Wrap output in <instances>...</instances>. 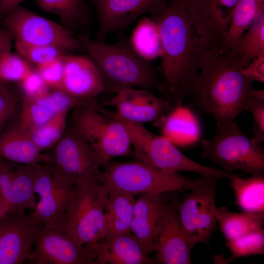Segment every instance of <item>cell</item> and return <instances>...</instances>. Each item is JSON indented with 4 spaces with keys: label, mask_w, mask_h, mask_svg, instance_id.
I'll list each match as a JSON object with an SVG mask.
<instances>
[{
    "label": "cell",
    "mask_w": 264,
    "mask_h": 264,
    "mask_svg": "<svg viewBox=\"0 0 264 264\" xmlns=\"http://www.w3.org/2000/svg\"><path fill=\"white\" fill-rule=\"evenodd\" d=\"M263 143L254 137H248L234 121L216 123L214 135L201 141L200 157L227 172L241 171L264 176Z\"/></svg>",
    "instance_id": "cell-6"
},
{
    "label": "cell",
    "mask_w": 264,
    "mask_h": 264,
    "mask_svg": "<svg viewBox=\"0 0 264 264\" xmlns=\"http://www.w3.org/2000/svg\"><path fill=\"white\" fill-rule=\"evenodd\" d=\"M165 194L140 195L136 199L131 231L145 250L153 252V235Z\"/></svg>",
    "instance_id": "cell-24"
},
{
    "label": "cell",
    "mask_w": 264,
    "mask_h": 264,
    "mask_svg": "<svg viewBox=\"0 0 264 264\" xmlns=\"http://www.w3.org/2000/svg\"><path fill=\"white\" fill-rule=\"evenodd\" d=\"M7 211V206L0 189V218L6 214Z\"/></svg>",
    "instance_id": "cell-45"
},
{
    "label": "cell",
    "mask_w": 264,
    "mask_h": 264,
    "mask_svg": "<svg viewBox=\"0 0 264 264\" xmlns=\"http://www.w3.org/2000/svg\"><path fill=\"white\" fill-rule=\"evenodd\" d=\"M96 11L97 40L105 42L111 33L125 30L134 20L146 14L154 16L168 0H89Z\"/></svg>",
    "instance_id": "cell-14"
},
{
    "label": "cell",
    "mask_w": 264,
    "mask_h": 264,
    "mask_svg": "<svg viewBox=\"0 0 264 264\" xmlns=\"http://www.w3.org/2000/svg\"><path fill=\"white\" fill-rule=\"evenodd\" d=\"M263 15L264 0H238L219 48L220 51L225 54L229 51L238 39Z\"/></svg>",
    "instance_id": "cell-25"
},
{
    "label": "cell",
    "mask_w": 264,
    "mask_h": 264,
    "mask_svg": "<svg viewBox=\"0 0 264 264\" xmlns=\"http://www.w3.org/2000/svg\"><path fill=\"white\" fill-rule=\"evenodd\" d=\"M194 20L202 36L219 48L238 0H191Z\"/></svg>",
    "instance_id": "cell-21"
},
{
    "label": "cell",
    "mask_w": 264,
    "mask_h": 264,
    "mask_svg": "<svg viewBox=\"0 0 264 264\" xmlns=\"http://www.w3.org/2000/svg\"><path fill=\"white\" fill-rule=\"evenodd\" d=\"M45 153L46 160L43 164L58 185L70 188L87 181L103 183L104 172L100 160L70 127Z\"/></svg>",
    "instance_id": "cell-9"
},
{
    "label": "cell",
    "mask_w": 264,
    "mask_h": 264,
    "mask_svg": "<svg viewBox=\"0 0 264 264\" xmlns=\"http://www.w3.org/2000/svg\"><path fill=\"white\" fill-rule=\"evenodd\" d=\"M244 75L253 82L264 83V51L251 61L243 70Z\"/></svg>",
    "instance_id": "cell-41"
},
{
    "label": "cell",
    "mask_w": 264,
    "mask_h": 264,
    "mask_svg": "<svg viewBox=\"0 0 264 264\" xmlns=\"http://www.w3.org/2000/svg\"><path fill=\"white\" fill-rule=\"evenodd\" d=\"M36 2L44 11L57 15L62 25L72 33L87 26L89 22L88 9L84 0H36Z\"/></svg>",
    "instance_id": "cell-29"
},
{
    "label": "cell",
    "mask_w": 264,
    "mask_h": 264,
    "mask_svg": "<svg viewBox=\"0 0 264 264\" xmlns=\"http://www.w3.org/2000/svg\"><path fill=\"white\" fill-rule=\"evenodd\" d=\"M151 18L157 25L162 46L159 92L172 106L182 104L212 46L198 31L186 0H168Z\"/></svg>",
    "instance_id": "cell-1"
},
{
    "label": "cell",
    "mask_w": 264,
    "mask_h": 264,
    "mask_svg": "<svg viewBox=\"0 0 264 264\" xmlns=\"http://www.w3.org/2000/svg\"><path fill=\"white\" fill-rule=\"evenodd\" d=\"M104 168L103 184L108 191L143 195L175 193L202 186L214 178L200 176L190 178L164 172L140 161L111 162Z\"/></svg>",
    "instance_id": "cell-5"
},
{
    "label": "cell",
    "mask_w": 264,
    "mask_h": 264,
    "mask_svg": "<svg viewBox=\"0 0 264 264\" xmlns=\"http://www.w3.org/2000/svg\"><path fill=\"white\" fill-rule=\"evenodd\" d=\"M250 98L264 100V90L252 88L250 92Z\"/></svg>",
    "instance_id": "cell-44"
},
{
    "label": "cell",
    "mask_w": 264,
    "mask_h": 264,
    "mask_svg": "<svg viewBox=\"0 0 264 264\" xmlns=\"http://www.w3.org/2000/svg\"><path fill=\"white\" fill-rule=\"evenodd\" d=\"M24 0H0V20L10 10L20 5Z\"/></svg>",
    "instance_id": "cell-43"
},
{
    "label": "cell",
    "mask_w": 264,
    "mask_h": 264,
    "mask_svg": "<svg viewBox=\"0 0 264 264\" xmlns=\"http://www.w3.org/2000/svg\"><path fill=\"white\" fill-rule=\"evenodd\" d=\"M15 42L57 47L67 53L85 51L81 42L63 25L19 5L1 19Z\"/></svg>",
    "instance_id": "cell-10"
},
{
    "label": "cell",
    "mask_w": 264,
    "mask_h": 264,
    "mask_svg": "<svg viewBox=\"0 0 264 264\" xmlns=\"http://www.w3.org/2000/svg\"><path fill=\"white\" fill-rule=\"evenodd\" d=\"M129 43L134 51L147 61L151 62L161 56L159 32L152 18L144 16L140 19L132 32Z\"/></svg>",
    "instance_id": "cell-31"
},
{
    "label": "cell",
    "mask_w": 264,
    "mask_h": 264,
    "mask_svg": "<svg viewBox=\"0 0 264 264\" xmlns=\"http://www.w3.org/2000/svg\"><path fill=\"white\" fill-rule=\"evenodd\" d=\"M40 164L16 163L12 182V204L8 213H24L36 204L35 184Z\"/></svg>",
    "instance_id": "cell-26"
},
{
    "label": "cell",
    "mask_w": 264,
    "mask_h": 264,
    "mask_svg": "<svg viewBox=\"0 0 264 264\" xmlns=\"http://www.w3.org/2000/svg\"><path fill=\"white\" fill-rule=\"evenodd\" d=\"M63 62L62 90L81 100L94 99L103 92L98 69L88 55L68 53Z\"/></svg>",
    "instance_id": "cell-18"
},
{
    "label": "cell",
    "mask_w": 264,
    "mask_h": 264,
    "mask_svg": "<svg viewBox=\"0 0 264 264\" xmlns=\"http://www.w3.org/2000/svg\"><path fill=\"white\" fill-rule=\"evenodd\" d=\"M77 37L98 69L103 92L114 95L132 88L159 92L158 71L134 51L124 35L119 33L118 42L113 44L85 36Z\"/></svg>",
    "instance_id": "cell-3"
},
{
    "label": "cell",
    "mask_w": 264,
    "mask_h": 264,
    "mask_svg": "<svg viewBox=\"0 0 264 264\" xmlns=\"http://www.w3.org/2000/svg\"><path fill=\"white\" fill-rule=\"evenodd\" d=\"M64 58L37 66L38 71L49 87L53 89L61 90L64 74Z\"/></svg>",
    "instance_id": "cell-38"
},
{
    "label": "cell",
    "mask_w": 264,
    "mask_h": 264,
    "mask_svg": "<svg viewBox=\"0 0 264 264\" xmlns=\"http://www.w3.org/2000/svg\"><path fill=\"white\" fill-rule=\"evenodd\" d=\"M44 225L33 211L6 213L0 218V264L27 261Z\"/></svg>",
    "instance_id": "cell-12"
},
{
    "label": "cell",
    "mask_w": 264,
    "mask_h": 264,
    "mask_svg": "<svg viewBox=\"0 0 264 264\" xmlns=\"http://www.w3.org/2000/svg\"><path fill=\"white\" fill-rule=\"evenodd\" d=\"M135 201L133 195L109 191L105 206L108 223V232L105 238L131 231Z\"/></svg>",
    "instance_id": "cell-27"
},
{
    "label": "cell",
    "mask_w": 264,
    "mask_h": 264,
    "mask_svg": "<svg viewBox=\"0 0 264 264\" xmlns=\"http://www.w3.org/2000/svg\"><path fill=\"white\" fill-rule=\"evenodd\" d=\"M21 104L9 84L0 87V133L20 114Z\"/></svg>",
    "instance_id": "cell-37"
},
{
    "label": "cell",
    "mask_w": 264,
    "mask_h": 264,
    "mask_svg": "<svg viewBox=\"0 0 264 264\" xmlns=\"http://www.w3.org/2000/svg\"><path fill=\"white\" fill-rule=\"evenodd\" d=\"M110 104L115 114L125 120L142 124L157 123L172 109V105L162 96L157 97L148 90L132 88L113 96Z\"/></svg>",
    "instance_id": "cell-16"
},
{
    "label": "cell",
    "mask_w": 264,
    "mask_h": 264,
    "mask_svg": "<svg viewBox=\"0 0 264 264\" xmlns=\"http://www.w3.org/2000/svg\"><path fill=\"white\" fill-rule=\"evenodd\" d=\"M238 206L244 212L264 213V176L229 179Z\"/></svg>",
    "instance_id": "cell-30"
},
{
    "label": "cell",
    "mask_w": 264,
    "mask_h": 264,
    "mask_svg": "<svg viewBox=\"0 0 264 264\" xmlns=\"http://www.w3.org/2000/svg\"><path fill=\"white\" fill-rule=\"evenodd\" d=\"M221 178L189 190L177 208L184 237L192 248L198 243H208L217 222L216 194Z\"/></svg>",
    "instance_id": "cell-11"
},
{
    "label": "cell",
    "mask_w": 264,
    "mask_h": 264,
    "mask_svg": "<svg viewBox=\"0 0 264 264\" xmlns=\"http://www.w3.org/2000/svg\"><path fill=\"white\" fill-rule=\"evenodd\" d=\"M24 96L37 98L47 93L49 88L39 72L32 70L21 82Z\"/></svg>",
    "instance_id": "cell-40"
},
{
    "label": "cell",
    "mask_w": 264,
    "mask_h": 264,
    "mask_svg": "<svg viewBox=\"0 0 264 264\" xmlns=\"http://www.w3.org/2000/svg\"><path fill=\"white\" fill-rule=\"evenodd\" d=\"M73 187L67 188L58 185L44 165L40 164L35 184V192L40 199L33 211L44 227L62 228Z\"/></svg>",
    "instance_id": "cell-17"
},
{
    "label": "cell",
    "mask_w": 264,
    "mask_h": 264,
    "mask_svg": "<svg viewBox=\"0 0 264 264\" xmlns=\"http://www.w3.org/2000/svg\"><path fill=\"white\" fill-rule=\"evenodd\" d=\"M69 111H64L43 125L24 130L42 152L50 150L60 140L66 128Z\"/></svg>",
    "instance_id": "cell-33"
},
{
    "label": "cell",
    "mask_w": 264,
    "mask_h": 264,
    "mask_svg": "<svg viewBox=\"0 0 264 264\" xmlns=\"http://www.w3.org/2000/svg\"><path fill=\"white\" fill-rule=\"evenodd\" d=\"M216 218L227 242L263 228L264 222V213H237L224 206L217 208Z\"/></svg>",
    "instance_id": "cell-28"
},
{
    "label": "cell",
    "mask_w": 264,
    "mask_h": 264,
    "mask_svg": "<svg viewBox=\"0 0 264 264\" xmlns=\"http://www.w3.org/2000/svg\"><path fill=\"white\" fill-rule=\"evenodd\" d=\"M13 40L10 33L4 28L0 27V61L6 53L10 52ZM9 84L0 80V87Z\"/></svg>",
    "instance_id": "cell-42"
},
{
    "label": "cell",
    "mask_w": 264,
    "mask_h": 264,
    "mask_svg": "<svg viewBox=\"0 0 264 264\" xmlns=\"http://www.w3.org/2000/svg\"><path fill=\"white\" fill-rule=\"evenodd\" d=\"M92 100L77 99L60 89L49 91L44 95L37 98L24 96L18 123L24 130L39 126L61 112L72 110Z\"/></svg>",
    "instance_id": "cell-20"
},
{
    "label": "cell",
    "mask_w": 264,
    "mask_h": 264,
    "mask_svg": "<svg viewBox=\"0 0 264 264\" xmlns=\"http://www.w3.org/2000/svg\"><path fill=\"white\" fill-rule=\"evenodd\" d=\"M31 71L24 59L11 52L4 55L0 61V80L5 83L20 82Z\"/></svg>",
    "instance_id": "cell-36"
},
{
    "label": "cell",
    "mask_w": 264,
    "mask_h": 264,
    "mask_svg": "<svg viewBox=\"0 0 264 264\" xmlns=\"http://www.w3.org/2000/svg\"><path fill=\"white\" fill-rule=\"evenodd\" d=\"M85 246L94 255L95 264L156 263L131 231L110 236Z\"/></svg>",
    "instance_id": "cell-19"
},
{
    "label": "cell",
    "mask_w": 264,
    "mask_h": 264,
    "mask_svg": "<svg viewBox=\"0 0 264 264\" xmlns=\"http://www.w3.org/2000/svg\"><path fill=\"white\" fill-rule=\"evenodd\" d=\"M264 51V15L256 21L237 41L226 54L243 66Z\"/></svg>",
    "instance_id": "cell-32"
},
{
    "label": "cell",
    "mask_w": 264,
    "mask_h": 264,
    "mask_svg": "<svg viewBox=\"0 0 264 264\" xmlns=\"http://www.w3.org/2000/svg\"><path fill=\"white\" fill-rule=\"evenodd\" d=\"M72 110L70 127L86 142L102 167L113 157L132 153L128 129L113 112L94 100Z\"/></svg>",
    "instance_id": "cell-4"
},
{
    "label": "cell",
    "mask_w": 264,
    "mask_h": 264,
    "mask_svg": "<svg viewBox=\"0 0 264 264\" xmlns=\"http://www.w3.org/2000/svg\"><path fill=\"white\" fill-rule=\"evenodd\" d=\"M244 66L212 46L204 58L189 97L198 111L216 123L234 121L244 111L253 81L243 73Z\"/></svg>",
    "instance_id": "cell-2"
},
{
    "label": "cell",
    "mask_w": 264,
    "mask_h": 264,
    "mask_svg": "<svg viewBox=\"0 0 264 264\" xmlns=\"http://www.w3.org/2000/svg\"><path fill=\"white\" fill-rule=\"evenodd\" d=\"M244 111L250 112L253 117L252 132L254 137L264 141V100L250 98Z\"/></svg>",
    "instance_id": "cell-39"
},
{
    "label": "cell",
    "mask_w": 264,
    "mask_h": 264,
    "mask_svg": "<svg viewBox=\"0 0 264 264\" xmlns=\"http://www.w3.org/2000/svg\"><path fill=\"white\" fill-rule=\"evenodd\" d=\"M28 262L35 264H95V257L62 228L43 227L36 238Z\"/></svg>",
    "instance_id": "cell-15"
},
{
    "label": "cell",
    "mask_w": 264,
    "mask_h": 264,
    "mask_svg": "<svg viewBox=\"0 0 264 264\" xmlns=\"http://www.w3.org/2000/svg\"><path fill=\"white\" fill-rule=\"evenodd\" d=\"M130 136L133 154L141 162L164 172H193L211 177L230 179L238 176L199 164L182 153L168 138L152 133L143 124L125 122Z\"/></svg>",
    "instance_id": "cell-8"
},
{
    "label": "cell",
    "mask_w": 264,
    "mask_h": 264,
    "mask_svg": "<svg viewBox=\"0 0 264 264\" xmlns=\"http://www.w3.org/2000/svg\"><path fill=\"white\" fill-rule=\"evenodd\" d=\"M15 46L21 57L37 66L62 59L68 53L59 48L50 45H33L15 42Z\"/></svg>",
    "instance_id": "cell-34"
},
{
    "label": "cell",
    "mask_w": 264,
    "mask_h": 264,
    "mask_svg": "<svg viewBox=\"0 0 264 264\" xmlns=\"http://www.w3.org/2000/svg\"><path fill=\"white\" fill-rule=\"evenodd\" d=\"M109 191L103 183L87 181L73 187L62 228L85 246L104 239L108 232L105 212Z\"/></svg>",
    "instance_id": "cell-7"
},
{
    "label": "cell",
    "mask_w": 264,
    "mask_h": 264,
    "mask_svg": "<svg viewBox=\"0 0 264 264\" xmlns=\"http://www.w3.org/2000/svg\"><path fill=\"white\" fill-rule=\"evenodd\" d=\"M226 246L232 256L230 259L264 254V231L262 228L231 241Z\"/></svg>",
    "instance_id": "cell-35"
},
{
    "label": "cell",
    "mask_w": 264,
    "mask_h": 264,
    "mask_svg": "<svg viewBox=\"0 0 264 264\" xmlns=\"http://www.w3.org/2000/svg\"><path fill=\"white\" fill-rule=\"evenodd\" d=\"M161 135L177 147H188L201 139L202 127L195 110L182 104L172 109L157 123Z\"/></svg>",
    "instance_id": "cell-22"
},
{
    "label": "cell",
    "mask_w": 264,
    "mask_h": 264,
    "mask_svg": "<svg viewBox=\"0 0 264 264\" xmlns=\"http://www.w3.org/2000/svg\"><path fill=\"white\" fill-rule=\"evenodd\" d=\"M0 157L20 164H44L46 153L35 144L29 135L17 123L0 133Z\"/></svg>",
    "instance_id": "cell-23"
},
{
    "label": "cell",
    "mask_w": 264,
    "mask_h": 264,
    "mask_svg": "<svg viewBox=\"0 0 264 264\" xmlns=\"http://www.w3.org/2000/svg\"><path fill=\"white\" fill-rule=\"evenodd\" d=\"M192 248L183 233L177 208V200L164 202L153 235V252L156 263L192 264Z\"/></svg>",
    "instance_id": "cell-13"
}]
</instances>
